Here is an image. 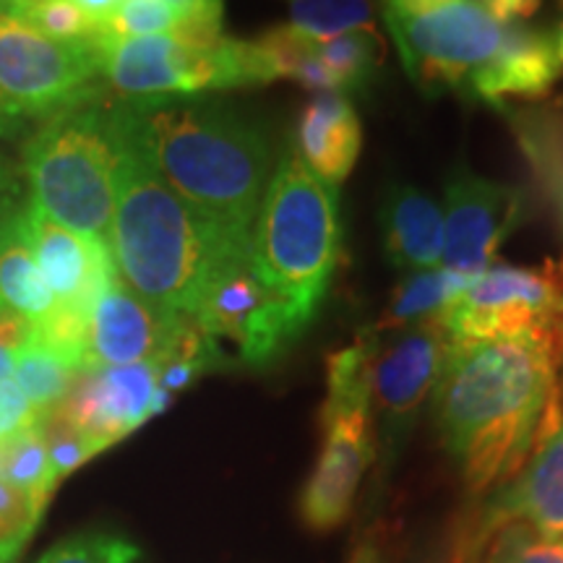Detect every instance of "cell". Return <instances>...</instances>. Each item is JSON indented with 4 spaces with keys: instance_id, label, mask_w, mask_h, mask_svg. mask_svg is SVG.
I'll return each mask as SVG.
<instances>
[{
    "instance_id": "1",
    "label": "cell",
    "mask_w": 563,
    "mask_h": 563,
    "mask_svg": "<svg viewBox=\"0 0 563 563\" xmlns=\"http://www.w3.org/2000/svg\"><path fill=\"white\" fill-rule=\"evenodd\" d=\"M559 384V334L449 342L431 394L441 446L470 496L522 467Z\"/></svg>"
},
{
    "instance_id": "2",
    "label": "cell",
    "mask_w": 563,
    "mask_h": 563,
    "mask_svg": "<svg viewBox=\"0 0 563 563\" xmlns=\"http://www.w3.org/2000/svg\"><path fill=\"white\" fill-rule=\"evenodd\" d=\"M112 108L175 194L224 235L253 241V224L274 173V146L264 125L203 97Z\"/></svg>"
},
{
    "instance_id": "3",
    "label": "cell",
    "mask_w": 563,
    "mask_h": 563,
    "mask_svg": "<svg viewBox=\"0 0 563 563\" xmlns=\"http://www.w3.org/2000/svg\"><path fill=\"white\" fill-rule=\"evenodd\" d=\"M110 118L118 144L110 253L118 277L157 311L191 316L217 253L253 241H235L201 217L154 170L112 104Z\"/></svg>"
},
{
    "instance_id": "4",
    "label": "cell",
    "mask_w": 563,
    "mask_h": 563,
    "mask_svg": "<svg viewBox=\"0 0 563 563\" xmlns=\"http://www.w3.org/2000/svg\"><path fill=\"white\" fill-rule=\"evenodd\" d=\"M342 256L340 194L282 152L253 224V258L306 321L319 313Z\"/></svg>"
},
{
    "instance_id": "5",
    "label": "cell",
    "mask_w": 563,
    "mask_h": 563,
    "mask_svg": "<svg viewBox=\"0 0 563 563\" xmlns=\"http://www.w3.org/2000/svg\"><path fill=\"white\" fill-rule=\"evenodd\" d=\"M118 144L110 104H74L40 121L24 141L21 175L30 201L66 228L110 245Z\"/></svg>"
},
{
    "instance_id": "6",
    "label": "cell",
    "mask_w": 563,
    "mask_h": 563,
    "mask_svg": "<svg viewBox=\"0 0 563 563\" xmlns=\"http://www.w3.org/2000/svg\"><path fill=\"white\" fill-rule=\"evenodd\" d=\"M368 361L371 340L365 332L327 361V397L319 412L321 446L298 496L300 522L311 532H334L347 522L363 477L376 462Z\"/></svg>"
},
{
    "instance_id": "7",
    "label": "cell",
    "mask_w": 563,
    "mask_h": 563,
    "mask_svg": "<svg viewBox=\"0 0 563 563\" xmlns=\"http://www.w3.org/2000/svg\"><path fill=\"white\" fill-rule=\"evenodd\" d=\"M102 84L123 102L201 97L207 91L264 87L274 76L256 40L222 37L196 47L170 34L159 37H100Z\"/></svg>"
},
{
    "instance_id": "8",
    "label": "cell",
    "mask_w": 563,
    "mask_h": 563,
    "mask_svg": "<svg viewBox=\"0 0 563 563\" xmlns=\"http://www.w3.org/2000/svg\"><path fill=\"white\" fill-rule=\"evenodd\" d=\"M191 319L222 344H235L238 363L266 368L311 327L269 285L253 258V243L228 245L203 277Z\"/></svg>"
},
{
    "instance_id": "9",
    "label": "cell",
    "mask_w": 563,
    "mask_h": 563,
    "mask_svg": "<svg viewBox=\"0 0 563 563\" xmlns=\"http://www.w3.org/2000/svg\"><path fill=\"white\" fill-rule=\"evenodd\" d=\"M389 26L410 79L428 97L454 91L470 100L475 76L496 58L504 24L473 0H431L418 9L384 5Z\"/></svg>"
},
{
    "instance_id": "10",
    "label": "cell",
    "mask_w": 563,
    "mask_h": 563,
    "mask_svg": "<svg viewBox=\"0 0 563 563\" xmlns=\"http://www.w3.org/2000/svg\"><path fill=\"white\" fill-rule=\"evenodd\" d=\"M365 334L371 340V420L376 470L382 481V475H389L402 456L422 405L435 389L449 350V336L441 316L391 332H376L368 327Z\"/></svg>"
},
{
    "instance_id": "11",
    "label": "cell",
    "mask_w": 563,
    "mask_h": 563,
    "mask_svg": "<svg viewBox=\"0 0 563 563\" xmlns=\"http://www.w3.org/2000/svg\"><path fill=\"white\" fill-rule=\"evenodd\" d=\"M514 522L543 534H563V405L559 384L548 397L530 456L509 481L485 493L483 501L464 517L452 540L449 563L481 561L493 534Z\"/></svg>"
},
{
    "instance_id": "12",
    "label": "cell",
    "mask_w": 563,
    "mask_h": 563,
    "mask_svg": "<svg viewBox=\"0 0 563 563\" xmlns=\"http://www.w3.org/2000/svg\"><path fill=\"white\" fill-rule=\"evenodd\" d=\"M102 81L97 42H58L0 13V95L30 121L97 100Z\"/></svg>"
},
{
    "instance_id": "13",
    "label": "cell",
    "mask_w": 563,
    "mask_h": 563,
    "mask_svg": "<svg viewBox=\"0 0 563 563\" xmlns=\"http://www.w3.org/2000/svg\"><path fill=\"white\" fill-rule=\"evenodd\" d=\"M449 342L517 340L559 334L563 323V272L553 264H493L477 274L441 313Z\"/></svg>"
},
{
    "instance_id": "14",
    "label": "cell",
    "mask_w": 563,
    "mask_h": 563,
    "mask_svg": "<svg viewBox=\"0 0 563 563\" xmlns=\"http://www.w3.org/2000/svg\"><path fill=\"white\" fill-rule=\"evenodd\" d=\"M443 249L446 269L477 277L496 264V253L527 214V196L460 167L443 191Z\"/></svg>"
},
{
    "instance_id": "15",
    "label": "cell",
    "mask_w": 563,
    "mask_h": 563,
    "mask_svg": "<svg viewBox=\"0 0 563 563\" xmlns=\"http://www.w3.org/2000/svg\"><path fill=\"white\" fill-rule=\"evenodd\" d=\"M154 394L157 361L91 368L76 376L66 399L53 412L102 454L154 418Z\"/></svg>"
},
{
    "instance_id": "16",
    "label": "cell",
    "mask_w": 563,
    "mask_h": 563,
    "mask_svg": "<svg viewBox=\"0 0 563 563\" xmlns=\"http://www.w3.org/2000/svg\"><path fill=\"white\" fill-rule=\"evenodd\" d=\"M183 319L157 311L115 274L89 311L84 371L159 361Z\"/></svg>"
},
{
    "instance_id": "17",
    "label": "cell",
    "mask_w": 563,
    "mask_h": 563,
    "mask_svg": "<svg viewBox=\"0 0 563 563\" xmlns=\"http://www.w3.org/2000/svg\"><path fill=\"white\" fill-rule=\"evenodd\" d=\"M24 224L55 306L89 313L95 300L118 274L110 245L55 222L30 199L24 207Z\"/></svg>"
},
{
    "instance_id": "18",
    "label": "cell",
    "mask_w": 563,
    "mask_h": 563,
    "mask_svg": "<svg viewBox=\"0 0 563 563\" xmlns=\"http://www.w3.org/2000/svg\"><path fill=\"white\" fill-rule=\"evenodd\" d=\"M555 37L543 26L504 24V40L496 58L475 76L470 100L504 108L506 100H538L561 79Z\"/></svg>"
},
{
    "instance_id": "19",
    "label": "cell",
    "mask_w": 563,
    "mask_h": 563,
    "mask_svg": "<svg viewBox=\"0 0 563 563\" xmlns=\"http://www.w3.org/2000/svg\"><path fill=\"white\" fill-rule=\"evenodd\" d=\"M295 152L316 178L340 186L363 150L361 118L344 95H313L298 118Z\"/></svg>"
},
{
    "instance_id": "20",
    "label": "cell",
    "mask_w": 563,
    "mask_h": 563,
    "mask_svg": "<svg viewBox=\"0 0 563 563\" xmlns=\"http://www.w3.org/2000/svg\"><path fill=\"white\" fill-rule=\"evenodd\" d=\"M384 253L394 269H435L443 249V214L431 196L407 183L386 188L382 211Z\"/></svg>"
},
{
    "instance_id": "21",
    "label": "cell",
    "mask_w": 563,
    "mask_h": 563,
    "mask_svg": "<svg viewBox=\"0 0 563 563\" xmlns=\"http://www.w3.org/2000/svg\"><path fill=\"white\" fill-rule=\"evenodd\" d=\"M24 207L0 224V302L26 319L40 321L53 311L55 298L34 258Z\"/></svg>"
},
{
    "instance_id": "22",
    "label": "cell",
    "mask_w": 563,
    "mask_h": 563,
    "mask_svg": "<svg viewBox=\"0 0 563 563\" xmlns=\"http://www.w3.org/2000/svg\"><path fill=\"white\" fill-rule=\"evenodd\" d=\"M475 277L467 274L452 272V269H422L410 272L407 277L394 287L389 302H386V311L378 323H373L371 329L376 332H391V329H405L412 323L433 319L446 311V306L460 295L464 287L470 285Z\"/></svg>"
},
{
    "instance_id": "23",
    "label": "cell",
    "mask_w": 563,
    "mask_h": 563,
    "mask_svg": "<svg viewBox=\"0 0 563 563\" xmlns=\"http://www.w3.org/2000/svg\"><path fill=\"white\" fill-rule=\"evenodd\" d=\"M319 60L332 70L342 95H361L378 79L384 63V40L378 32H350L340 37L313 40Z\"/></svg>"
},
{
    "instance_id": "24",
    "label": "cell",
    "mask_w": 563,
    "mask_h": 563,
    "mask_svg": "<svg viewBox=\"0 0 563 563\" xmlns=\"http://www.w3.org/2000/svg\"><path fill=\"white\" fill-rule=\"evenodd\" d=\"M76 376H79V371L74 365L63 361L60 355H55L53 350H47L45 344H40L32 336V342L13 361L11 378L26 394L34 410L45 418V415H51L66 399Z\"/></svg>"
},
{
    "instance_id": "25",
    "label": "cell",
    "mask_w": 563,
    "mask_h": 563,
    "mask_svg": "<svg viewBox=\"0 0 563 563\" xmlns=\"http://www.w3.org/2000/svg\"><path fill=\"white\" fill-rule=\"evenodd\" d=\"M292 32L329 40L350 32H378L373 0H290Z\"/></svg>"
},
{
    "instance_id": "26",
    "label": "cell",
    "mask_w": 563,
    "mask_h": 563,
    "mask_svg": "<svg viewBox=\"0 0 563 563\" xmlns=\"http://www.w3.org/2000/svg\"><path fill=\"white\" fill-rule=\"evenodd\" d=\"M0 477L16 485L19 490H24L45 511L55 483L51 477V460H47V443L42 426L0 446Z\"/></svg>"
},
{
    "instance_id": "27",
    "label": "cell",
    "mask_w": 563,
    "mask_h": 563,
    "mask_svg": "<svg viewBox=\"0 0 563 563\" xmlns=\"http://www.w3.org/2000/svg\"><path fill=\"white\" fill-rule=\"evenodd\" d=\"M9 16H16L45 37L58 42H97L102 26L95 19H89L74 0H11Z\"/></svg>"
},
{
    "instance_id": "28",
    "label": "cell",
    "mask_w": 563,
    "mask_h": 563,
    "mask_svg": "<svg viewBox=\"0 0 563 563\" xmlns=\"http://www.w3.org/2000/svg\"><path fill=\"white\" fill-rule=\"evenodd\" d=\"M481 563H563V534H543L527 525H506L483 548Z\"/></svg>"
},
{
    "instance_id": "29",
    "label": "cell",
    "mask_w": 563,
    "mask_h": 563,
    "mask_svg": "<svg viewBox=\"0 0 563 563\" xmlns=\"http://www.w3.org/2000/svg\"><path fill=\"white\" fill-rule=\"evenodd\" d=\"M42 519V509L19 490L16 485L0 477V563H11L30 543Z\"/></svg>"
},
{
    "instance_id": "30",
    "label": "cell",
    "mask_w": 563,
    "mask_h": 563,
    "mask_svg": "<svg viewBox=\"0 0 563 563\" xmlns=\"http://www.w3.org/2000/svg\"><path fill=\"white\" fill-rule=\"evenodd\" d=\"M178 32V16L162 0H123L108 21H102L100 37H159Z\"/></svg>"
},
{
    "instance_id": "31",
    "label": "cell",
    "mask_w": 563,
    "mask_h": 563,
    "mask_svg": "<svg viewBox=\"0 0 563 563\" xmlns=\"http://www.w3.org/2000/svg\"><path fill=\"white\" fill-rule=\"evenodd\" d=\"M37 563H141V553L118 534L87 532L53 545Z\"/></svg>"
},
{
    "instance_id": "32",
    "label": "cell",
    "mask_w": 563,
    "mask_h": 563,
    "mask_svg": "<svg viewBox=\"0 0 563 563\" xmlns=\"http://www.w3.org/2000/svg\"><path fill=\"white\" fill-rule=\"evenodd\" d=\"M42 433H45L47 443V460H51V477L58 488L63 477H68L74 470H79L81 464L95 460L97 446L91 441L84 439L79 431L68 426L66 420H60L58 415L51 412L42 418Z\"/></svg>"
},
{
    "instance_id": "33",
    "label": "cell",
    "mask_w": 563,
    "mask_h": 563,
    "mask_svg": "<svg viewBox=\"0 0 563 563\" xmlns=\"http://www.w3.org/2000/svg\"><path fill=\"white\" fill-rule=\"evenodd\" d=\"M178 16V32L173 37L196 47L217 45L222 34V0H162Z\"/></svg>"
},
{
    "instance_id": "34",
    "label": "cell",
    "mask_w": 563,
    "mask_h": 563,
    "mask_svg": "<svg viewBox=\"0 0 563 563\" xmlns=\"http://www.w3.org/2000/svg\"><path fill=\"white\" fill-rule=\"evenodd\" d=\"M40 422L42 415L34 410V405L19 389V384L13 378L0 382V446L37 428Z\"/></svg>"
},
{
    "instance_id": "35",
    "label": "cell",
    "mask_w": 563,
    "mask_h": 563,
    "mask_svg": "<svg viewBox=\"0 0 563 563\" xmlns=\"http://www.w3.org/2000/svg\"><path fill=\"white\" fill-rule=\"evenodd\" d=\"M26 199H30V191L21 180V170L5 154H0V224L16 214Z\"/></svg>"
},
{
    "instance_id": "36",
    "label": "cell",
    "mask_w": 563,
    "mask_h": 563,
    "mask_svg": "<svg viewBox=\"0 0 563 563\" xmlns=\"http://www.w3.org/2000/svg\"><path fill=\"white\" fill-rule=\"evenodd\" d=\"M32 336H34V321L0 302V347L16 357L19 352L32 342Z\"/></svg>"
},
{
    "instance_id": "37",
    "label": "cell",
    "mask_w": 563,
    "mask_h": 563,
    "mask_svg": "<svg viewBox=\"0 0 563 563\" xmlns=\"http://www.w3.org/2000/svg\"><path fill=\"white\" fill-rule=\"evenodd\" d=\"M498 24H527L540 11L543 0H473Z\"/></svg>"
},
{
    "instance_id": "38",
    "label": "cell",
    "mask_w": 563,
    "mask_h": 563,
    "mask_svg": "<svg viewBox=\"0 0 563 563\" xmlns=\"http://www.w3.org/2000/svg\"><path fill=\"white\" fill-rule=\"evenodd\" d=\"M344 563H391V555L386 551L382 534H368L361 543L352 548L350 559Z\"/></svg>"
},
{
    "instance_id": "39",
    "label": "cell",
    "mask_w": 563,
    "mask_h": 563,
    "mask_svg": "<svg viewBox=\"0 0 563 563\" xmlns=\"http://www.w3.org/2000/svg\"><path fill=\"white\" fill-rule=\"evenodd\" d=\"M30 118L21 115L11 102L0 95V139L21 136V133H26V129H30Z\"/></svg>"
},
{
    "instance_id": "40",
    "label": "cell",
    "mask_w": 563,
    "mask_h": 563,
    "mask_svg": "<svg viewBox=\"0 0 563 563\" xmlns=\"http://www.w3.org/2000/svg\"><path fill=\"white\" fill-rule=\"evenodd\" d=\"M74 3L79 5L89 19H95L97 24L102 26V21H108L112 16V11H115L123 0H74Z\"/></svg>"
},
{
    "instance_id": "41",
    "label": "cell",
    "mask_w": 563,
    "mask_h": 563,
    "mask_svg": "<svg viewBox=\"0 0 563 563\" xmlns=\"http://www.w3.org/2000/svg\"><path fill=\"white\" fill-rule=\"evenodd\" d=\"M13 361H16V357L0 347V382H9V378L13 376Z\"/></svg>"
},
{
    "instance_id": "42",
    "label": "cell",
    "mask_w": 563,
    "mask_h": 563,
    "mask_svg": "<svg viewBox=\"0 0 563 563\" xmlns=\"http://www.w3.org/2000/svg\"><path fill=\"white\" fill-rule=\"evenodd\" d=\"M559 11H561V21H559V30H555V51H559L561 66H563V0H559Z\"/></svg>"
},
{
    "instance_id": "43",
    "label": "cell",
    "mask_w": 563,
    "mask_h": 563,
    "mask_svg": "<svg viewBox=\"0 0 563 563\" xmlns=\"http://www.w3.org/2000/svg\"><path fill=\"white\" fill-rule=\"evenodd\" d=\"M559 391H561V405H563V323L559 332Z\"/></svg>"
},
{
    "instance_id": "44",
    "label": "cell",
    "mask_w": 563,
    "mask_h": 563,
    "mask_svg": "<svg viewBox=\"0 0 563 563\" xmlns=\"http://www.w3.org/2000/svg\"><path fill=\"white\" fill-rule=\"evenodd\" d=\"M11 0H0V13H5V9H9Z\"/></svg>"
},
{
    "instance_id": "45",
    "label": "cell",
    "mask_w": 563,
    "mask_h": 563,
    "mask_svg": "<svg viewBox=\"0 0 563 563\" xmlns=\"http://www.w3.org/2000/svg\"><path fill=\"white\" fill-rule=\"evenodd\" d=\"M559 203H561V211H563V186H561V194H559Z\"/></svg>"
},
{
    "instance_id": "46",
    "label": "cell",
    "mask_w": 563,
    "mask_h": 563,
    "mask_svg": "<svg viewBox=\"0 0 563 563\" xmlns=\"http://www.w3.org/2000/svg\"><path fill=\"white\" fill-rule=\"evenodd\" d=\"M462 563H481V561H462Z\"/></svg>"
},
{
    "instance_id": "47",
    "label": "cell",
    "mask_w": 563,
    "mask_h": 563,
    "mask_svg": "<svg viewBox=\"0 0 563 563\" xmlns=\"http://www.w3.org/2000/svg\"><path fill=\"white\" fill-rule=\"evenodd\" d=\"M561 272H563V269H561Z\"/></svg>"
}]
</instances>
